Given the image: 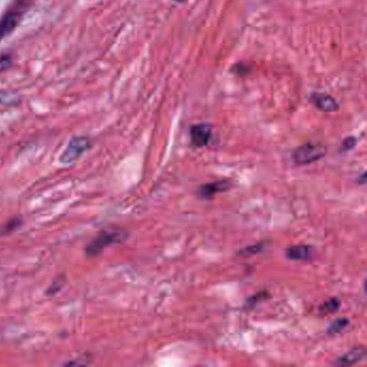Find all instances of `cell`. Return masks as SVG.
Masks as SVG:
<instances>
[{"instance_id":"8fae6325","label":"cell","mask_w":367,"mask_h":367,"mask_svg":"<svg viewBox=\"0 0 367 367\" xmlns=\"http://www.w3.org/2000/svg\"><path fill=\"white\" fill-rule=\"evenodd\" d=\"M348 324H349V320L347 318L336 319L330 324V326H328L327 333L330 335L339 334L341 331L345 330V328L348 326Z\"/></svg>"},{"instance_id":"9a60e30c","label":"cell","mask_w":367,"mask_h":367,"mask_svg":"<svg viewBox=\"0 0 367 367\" xmlns=\"http://www.w3.org/2000/svg\"><path fill=\"white\" fill-rule=\"evenodd\" d=\"M268 296H269V295L267 294L266 292L257 293L256 295H253V296H251V297L249 298L247 305L249 306V307H254V306L256 305V303H257L258 301H263L265 297H268Z\"/></svg>"},{"instance_id":"ac0fdd59","label":"cell","mask_w":367,"mask_h":367,"mask_svg":"<svg viewBox=\"0 0 367 367\" xmlns=\"http://www.w3.org/2000/svg\"><path fill=\"white\" fill-rule=\"evenodd\" d=\"M357 182H358V185H365L366 183V172L365 171H363L362 175L360 177V179L357 180Z\"/></svg>"},{"instance_id":"7a4b0ae2","label":"cell","mask_w":367,"mask_h":367,"mask_svg":"<svg viewBox=\"0 0 367 367\" xmlns=\"http://www.w3.org/2000/svg\"><path fill=\"white\" fill-rule=\"evenodd\" d=\"M127 238V233L123 229H106L101 234L97 235L85 248V253L87 256H97L102 252L113 244L120 243Z\"/></svg>"},{"instance_id":"2e32d148","label":"cell","mask_w":367,"mask_h":367,"mask_svg":"<svg viewBox=\"0 0 367 367\" xmlns=\"http://www.w3.org/2000/svg\"><path fill=\"white\" fill-rule=\"evenodd\" d=\"M232 71H233V72H236L237 74H241V73L246 74V73H247V71H248V67H247L246 65H243V64H237V65L233 68Z\"/></svg>"},{"instance_id":"8992f818","label":"cell","mask_w":367,"mask_h":367,"mask_svg":"<svg viewBox=\"0 0 367 367\" xmlns=\"http://www.w3.org/2000/svg\"><path fill=\"white\" fill-rule=\"evenodd\" d=\"M229 188H231V181L227 179L219 180L201 186L197 190V194L204 200H211L212 197H215L219 193L225 192Z\"/></svg>"},{"instance_id":"d6986e66","label":"cell","mask_w":367,"mask_h":367,"mask_svg":"<svg viewBox=\"0 0 367 367\" xmlns=\"http://www.w3.org/2000/svg\"><path fill=\"white\" fill-rule=\"evenodd\" d=\"M173 2H175V3H185V2H187V0H173Z\"/></svg>"},{"instance_id":"9c48e42d","label":"cell","mask_w":367,"mask_h":367,"mask_svg":"<svg viewBox=\"0 0 367 367\" xmlns=\"http://www.w3.org/2000/svg\"><path fill=\"white\" fill-rule=\"evenodd\" d=\"M312 253V248L306 244H300V246H292L287 249L286 255L288 258L292 261H303L307 259Z\"/></svg>"},{"instance_id":"52a82bcc","label":"cell","mask_w":367,"mask_h":367,"mask_svg":"<svg viewBox=\"0 0 367 367\" xmlns=\"http://www.w3.org/2000/svg\"><path fill=\"white\" fill-rule=\"evenodd\" d=\"M310 99L316 108L322 112H335L339 109L337 101L331 95L323 93H312Z\"/></svg>"},{"instance_id":"5bb4252c","label":"cell","mask_w":367,"mask_h":367,"mask_svg":"<svg viewBox=\"0 0 367 367\" xmlns=\"http://www.w3.org/2000/svg\"><path fill=\"white\" fill-rule=\"evenodd\" d=\"M356 144V138L355 137H347V138L342 141L341 143V151L342 152H347L352 150Z\"/></svg>"},{"instance_id":"30bf717a","label":"cell","mask_w":367,"mask_h":367,"mask_svg":"<svg viewBox=\"0 0 367 367\" xmlns=\"http://www.w3.org/2000/svg\"><path fill=\"white\" fill-rule=\"evenodd\" d=\"M340 305H341L340 300H338L337 297H332L320 306V311L321 313H324V315L334 313L339 309Z\"/></svg>"},{"instance_id":"4fadbf2b","label":"cell","mask_w":367,"mask_h":367,"mask_svg":"<svg viewBox=\"0 0 367 367\" xmlns=\"http://www.w3.org/2000/svg\"><path fill=\"white\" fill-rule=\"evenodd\" d=\"M22 224V219L20 218H15V219H11L8 223L5 225L4 229H3V234H9L15 229H18Z\"/></svg>"},{"instance_id":"277c9868","label":"cell","mask_w":367,"mask_h":367,"mask_svg":"<svg viewBox=\"0 0 367 367\" xmlns=\"http://www.w3.org/2000/svg\"><path fill=\"white\" fill-rule=\"evenodd\" d=\"M326 153V149L323 146L315 143H305L298 147L293 152V159L298 165H307L318 162Z\"/></svg>"},{"instance_id":"3957f363","label":"cell","mask_w":367,"mask_h":367,"mask_svg":"<svg viewBox=\"0 0 367 367\" xmlns=\"http://www.w3.org/2000/svg\"><path fill=\"white\" fill-rule=\"evenodd\" d=\"M91 146V143L87 137H73V138L67 144V147L63 151L62 155L59 157V162L63 165H70L79 160L84 153L87 152Z\"/></svg>"},{"instance_id":"6da1fadb","label":"cell","mask_w":367,"mask_h":367,"mask_svg":"<svg viewBox=\"0 0 367 367\" xmlns=\"http://www.w3.org/2000/svg\"><path fill=\"white\" fill-rule=\"evenodd\" d=\"M32 0H15L0 18V40L9 36L18 27L25 13L28 11Z\"/></svg>"},{"instance_id":"ba28073f","label":"cell","mask_w":367,"mask_h":367,"mask_svg":"<svg viewBox=\"0 0 367 367\" xmlns=\"http://www.w3.org/2000/svg\"><path fill=\"white\" fill-rule=\"evenodd\" d=\"M366 355V349L364 347H356L350 350L346 354L341 355L336 360L335 364L339 366H350L362 361Z\"/></svg>"},{"instance_id":"7c38bea8","label":"cell","mask_w":367,"mask_h":367,"mask_svg":"<svg viewBox=\"0 0 367 367\" xmlns=\"http://www.w3.org/2000/svg\"><path fill=\"white\" fill-rule=\"evenodd\" d=\"M264 249V243L263 242H259V243H255V244H252V246H248V247H244L243 249H241L238 254L241 255V256H251V255H255V254H258L261 253V252L263 251Z\"/></svg>"},{"instance_id":"e0dca14e","label":"cell","mask_w":367,"mask_h":367,"mask_svg":"<svg viewBox=\"0 0 367 367\" xmlns=\"http://www.w3.org/2000/svg\"><path fill=\"white\" fill-rule=\"evenodd\" d=\"M10 63H11V59L9 56H3L2 58H0V71L9 67Z\"/></svg>"},{"instance_id":"5b68a950","label":"cell","mask_w":367,"mask_h":367,"mask_svg":"<svg viewBox=\"0 0 367 367\" xmlns=\"http://www.w3.org/2000/svg\"><path fill=\"white\" fill-rule=\"evenodd\" d=\"M191 141L196 148L208 146L212 139V126L207 123L195 124L190 131Z\"/></svg>"}]
</instances>
